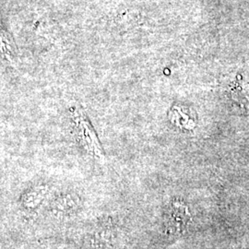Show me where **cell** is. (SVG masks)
<instances>
[{"label": "cell", "instance_id": "obj_1", "mask_svg": "<svg viewBox=\"0 0 249 249\" xmlns=\"http://www.w3.org/2000/svg\"><path fill=\"white\" fill-rule=\"evenodd\" d=\"M188 221V213L186 209L182 206H176L173 207L172 215H171V222L173 225L178 229H182Z\"/></svg>", "mask_w": 249, "mask_h": 249}]
</instances>
